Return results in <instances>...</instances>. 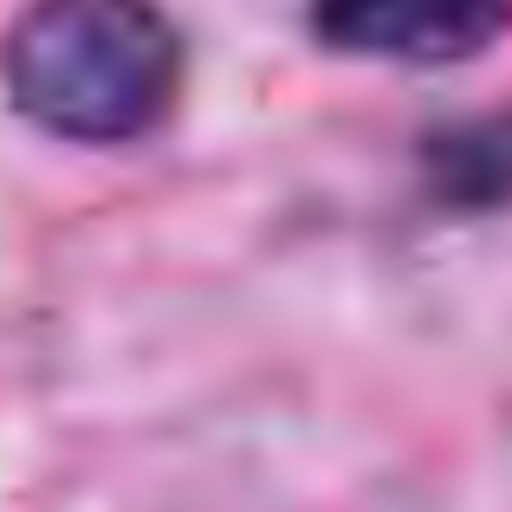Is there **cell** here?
Wrapping results in <instances>:
<instances>
[{
	"label": "cell",
	"mask_w": 512,
	"mask_h": 512,
	"mask_svg": "<svg viewBox=\"0 0 512 512\" xmlns=\"http://www.w3.org/2000/svg\"><path fill=\"white\" fill-rule=\"evenodd\" d=\"M422 195L441 214H506L512 208V104L428 130L415 143Z\"/></svg>",
	"instance_id": "3"
},
{
	"label": "cell",
	"mask_w": 512,
	"mask_h": 512,
	"mask_svg": "<svg viewBox=\"0 0 512 512\" xmlns=\"http://www.w3.org/2000/svg\"><path fill=\"white\" fill-rule=\"evenodd\" d=\"M512 33V0H312V39L363 65H467Z\"/></svg>",
	"instance_id": "2"
},
{
	"label": "cell",
	"mask_w": 512,
	"mask_h": 512,
	"mask_svg": "<svg viewBox=\"0 0 512 512\" xmlns=\"http://www.w3.org/2000/svg\"><path fill=\"white\" fill-rule=\"evenodd\" d=\"M182 78V33L156 0H33L0 39L7 104L85 150H124L163 130Z\"/></svg>",
	"instance_id": "1"
}]
</instances>
